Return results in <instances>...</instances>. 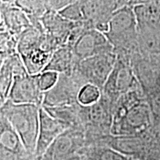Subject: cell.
I'll list each match as a JSON object with an SVG mask.
<instances>
[{"mask_svg":"<svg viewBox=\"0 0 160 160\" xmlns=\"http://www.w3.org/2000/svg\"><path fill=\"white\" fill-rule=\"evenodd\" d=\"M152 129V113L142 87L122 95L113 104L111 135H139Z\"/></svg>","mask_w":160,"mask_h":160,"instance_id":"6da1fadb","label":"cell"},{"mask_svg":"<svg viewBox=\"0 0 160 160\" xmlns=\"http://www.w3.org/2000/svg\"><path fill=\"white\" fill-rule=\"evenodd\" d=\"M40 107L34 104L14 103L9 99L1 105V114L7 118L25 148L33 156L39 135Z\"/></svg>","mask_w":160,"mask_h":160,"instance_id":"7a4b0ae2","label":"cell"},{"mask_svg":"<svg viewBox=\"0 0 160 160\" xmlns=\"http://www.w3.org/2000/svg\"><path fill=\"white\" fill-rule=\"evenodd\" d=\"M113 104L102 93L99 101L91 105H80L79 119L85 130L86 145L97 143L111 134Z\"/></svg>","mask_w":160,"mask_h":160,"instance_id":"3957f363","label":"cell"},{"mask_svg":"<svg viewBox=\"0 0 160 160\" xmlns=\"http://www.w3.org/2000/svg\"><path fill=\"white\" fill-rule=\"evenodd\" d=\"M141 88L131 61L119 57L103 86L102 93L114 104L117 100L128 92Z\"/></svg>","mask_w":160,"mask_h":160,"instance_id":"277c9868","label":"cell"},{"mask_svg":"<svg viewBox=\"0 0 160 160\" xmlns=\"http://www.w3.org/2000/svg\"><path fill=\"white\" fill-rule=\"evenodd\" d=\"M117 59V56L111 52L99 53L78 62L73 71L86 84L91 83L102 90Z\"/></svg>","mask_w":160,"mask_h":160,"instance_id":"5b68a950","label":"cell"},{"mask_svg":"<svg viewBox=\"0 0 160 160\" xmlns=\"http://www.w3.org/2000/svg\"><path fill=\"white\" fill-rule=\"evenodd\" d=\"M85 146V133L82 126L71 127L61 133L37 160H65L77 154Z\"/></svg>","mask_w":160,"mask_h":160,"instance_id":"8992f818","label":"cell"},{"mask_svg":"<svg viewBox=\"0 0 160 160\" xmlns=\"http://www.w3.org/2000/svg\"><path fill=\"white\" fill-rule=\"evenodd\" d=\"M85 84L73 71L71 74L59 73L57 84L44 93L42 105L61 106L78 104V93Z\"/></svg>","mask_w":160,"mask_h":160,"instance_id":"52a82bcc","label":"cell"},{"mask_svg":"<svg viewBox=\"0 0 160 160\" xmlns=\"http://www.w3.org/2000/svg\"><path fill=\"white\" fill-rule=\"evenodd\" d=\"M8 99L14 103L42 105L44 92L39 88L38 74H30L28 71L14 74Z\"/></svg>","mask_w":160,"mask_h":160,"instance_id":"ba28073f","label":"cell"},{"mask_svg":"<svg viewBox=\"0 0 160 160\" xmlns=\"http://www.w3.org/2000/svg\"><path fill=\"white\" fill-rule=\"evenodd\" d=\"M71 128L68 124L56 119L42 107L39 109V129L34 159H39L48 147L64 131Z\"/></svg>","mask_w":160,"mask_h":160,"instance_id":"9c48e42d","label":"cell"},{"mask_svg":"<svg viewBox=\"0 0 160 160\" xmlns=\"http://www.w3.org/2000/svg\"><path fill=\"white\" fill-rule=\"evenodd\" d=\"M0 148L2 159H23L34 157L30 153L11 123L5 116H0Z\"/></svg>","mask_w":160,"mask_h":160,"instance_id":"30bf717a","label":"cell"},{"mask_svg":"<svg viewBox=\"0 0 160 160\" xmlns=\"http://www.w3.org/2000/svg\"><path fill=\"white\" fill-rule=\"evenodd\" d=\"M106 52H111V45L102 33L95 31L82 35L76 42L73 48V53L79 61Z\"/></svg>","mask_w":160,"mask_h":160,"instance_id":"8fae6325","label":"cell"},{"mask_svg":"<svg viewBox=\"0 0 160 160\" xmlns=\"http://www.w3.org/2000/svg\"><path fill=\"white\" fill-rule=\"evenodd\" d=\"M78 154L89 160H132L128 156L102 144L85 146L80 150Z\"/></svg>","mask_w":160,"mask_h":160,"instance_id":"7c38bea8","label":"cell"},{"mask_svg":"<svg viewBox=\"0 0 160 160\" xmlns=\"http://www.w3.org/2000/svg\"><path fill=\"white\" fill-rule=\"evenodd\" d=\"M75 64L73 62V54L71 50L68 48H63L58 50L52 56L43 71H53L59 73L71 74Z\"/></svg>","mask_w":160,"mask_h":160,"instance_id":"4fadbf2b","label":"cell"},{"mask_svg":"<svg viewBox=\"0 0 160 160\" xmlns=\"http://www.w3.org/2000/svg\"><path fill=\"white\" fill-rule=\"evenodd\" d=\"M17 59H12L4 64L1 68V105L8 99L13 82Z\"/></svg>","mask_w":160,"mask_h":160,"instance_id":"5bb4252c","label":"cell"},{"mask_svg":"<svg viewBox=\"0 0 160 160\" xmlns=\"http://www.w3.org/2000/svg\"><path fill=\"white\" fill-rule=\"evenodd\" d=\"M101 97L102 90L99 87L87 83L81 88L78 93V102L81 105H91L99 101Z\"/></svg>","mask_w":160,"mask_h":160,"instance_id":"9a60e30c","label":"cell"},{"mask_svg":"<svg viewBox=\"0 0 160 160\" xmlns=\"http://www.w3.org/2000/svg\"><path fill=\"white\" fill-rule=\"evenodd\" d=\"M59 73L53 71H45L38 73V84L42 91H49L57 84Z\"/></svg>","mask_w":160,"mask_h":160,"instance_id":"2e32d148","label":"cell"},{"mask_svg":"<svg viewBox=\"0 0 160 160\" xmlns=\"http://www.w3.org/2000/svg\"><path fill=\"white\" fill-rule=\"evenodd\" d=\"M65 160H82V158H81V156L77 153V154L72 156V157L68 158V159H66Z\"/></svg>","mask_w":160,"mask_h":160,"instance_id":"e0dca14e","label":"cell"},{"mask_svg":"<svg viewBox=\"0 0 160 160\" xmlns=\"http://www.w3.org/2000/svg\"><path fill=\"white\" fill-rule=\"evenodd\" d=\"M81 158H82V160H89V159H86V158H85V157H81Z\"/></svg>","mask_w":160,"mask_h":160,"instance_id":"ac0fdd59","label":"cell"},{"mask_svg":"<svg viewBox=\"0 0 160 160\" xmlns=\"http://www.w3.org/2000/svg\"><path fill=\"white\" fill-rule=\"evenodd\" d=\"M159 135H160V131H159Z\"/></svg>","mask_w":160,"mask_h":160,"instance_id":"d6986e66","label":"cell"}]
</instances>
